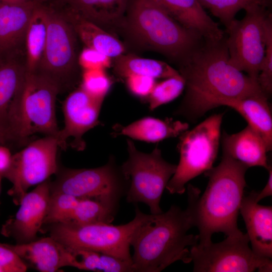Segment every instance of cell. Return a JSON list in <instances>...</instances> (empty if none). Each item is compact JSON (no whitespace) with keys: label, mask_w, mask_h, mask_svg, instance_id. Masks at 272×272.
<instances>
[{"label":"cell","mask_w":272,"mask_h":272,"mask_svg":"<svg viewBox=\"0 0 272 272\" xmlns=\"http://www.w3.org/2000/svg\"><path fill=\"white\" fill-rule=\"evenodd\" d=\"M48 15L44 3L37 4L29 22L25 37L27 72L37 71L44 52L47 33Z\"/></svg>","instance_id":"obj_26"},{"label":"cell","mask_w":272,"mask_h":272,"mask_svg":"<svg viewBox=\"0 0 272 272\" xmlns=\"http://www.w3.org/2000/svg\"><path fill=\"white\" fill-rule=\"evenodd\" d=\"M80 199L63 192L50 193L43 225L68 222Z\"/></svg>","instance_id":"obj_31"},{"label":"cell","mask_w":272,"mask_h":272,"mask_svg":"<svg viewBox=\"0 0 272 272\" xmlns=\"http://www.w3.org/2000/svg\"><path fill=\"white\" fill-rule=\"evenodd\" d=\"M178 65L186 91L176 114L197 117L222 100L264 94L257 81L230 63L226 36L218 41L204 39Z\"/></svg>","instance_id":"obj_1"},{"label":"cell","mask_w":272,"mask_h":272,"mask_svg":"<svg viewBox=\"0 0 272 272\" xmlns=\"http://www.w3.org/2000/svg\"><path fill=\"white\" fill-rule=\"evenodd\" d=\"M0 266L4 272H25L24 261L8 245L0 243Z\"/></svg>","instance_id":"obj_36"},{"label":"cell","mask_w":272,"mask_h":272,"mask_svg":"<svg viewBox=\"0 0 272 272\" xmlns=\"http://www.w3.org/2000/svg\"><path fill=\"white\" fill-rule=\"evenodd\" d=\"M10 142L9 139L7 134L0 129V144L6 145Z\"/></svg>","instance_id":"obj_41"},{"label":"cell","mask_w":272,"mask_h":272,"mask_svg":"<svg viewBox=\"0 0 272 272\" xmlns=\"http://www.w3.org/2000/svg\"><path fill=\"white\" fill-rule=\"evenodd\" d=\"M114 71L118 77L126 79L139 75L156 79H166L180 75L168 63L158 60L122 54L114 58Z\"/></svg>","instance_id":"obj_27"},{"label":"cell","mask_w":272,"mask_h":272,"mask_svg":"<svg viewBox=\"0 0 272 272\" xmlns=\"http://www.w3.org/2000/svg\"><path fill=\"white\" fill-rule=\"evenodd\" d=\"M222 143L223 153L248 168L259 166L267 170L270 166L268 163V151L264 141L248 125L235 133L230 134L224 131Z\"/></svg>","instance_id":"obj_21"},{"label":"cell","mask_w":272,"mask_h":272,"mask_svg":"<svg viewBox=\"0 0 272 272\" xmlns=\"http://www.w3.org/2000/svg\"><path fill=\"white\" fill-rule=\"evenodd\" d=\"M48 15L45 46L37 70L57 82L61 88L74 80L76 72V33L61 7L44 3Z\"/></svg>","instance_id":"obj_13"},{"label":"cell","mask_w":272,"mask_h":272,"mask_svg":"<svg viewBox=\"0 0 272 272\" xmlns=\"http://www.w3.org/2000/svg\"><path fill=\"white\" fill-rule=\"evenodd\" d=\"M201 6L217 17L226 28L235 19L241 10H246L254 6L268 7L270 0H198Z\"/></svg>","instance_id":"obj_30"},{"label":"cell","mask_w":272,"mask_h":272,"mask_svg":"<svg viewBox=\"0 0 272 272\" xmlns=\"http://www.w3.org/2000/svg\"><path fill=\"white\" fill-rule=\"evenodd\" d=\"M49 179L38 184L22 199L16 214L3 224L1 234L14 239L16 244L36 240L46 216L50 196Z\"/></svg>","instance_id":"obj_15"},{"label":"cell","mask_w":272,"mask_h":272,"mask_svg":"<svg viewBox=\"0 0 272 272\" xmlns=\"http://www.w3.org/2000/svg\"><path fill=\"white\" fill-rule=\"evenodd\" d=\"M257 192L243 196L240 208L251 249L257 255L272 258V207L258 204Z\"/></svg>","instance_id":"obj_17"},{"label":"cell","mask_w":272,"mask_h":272,"mask_svg":"<svg viewBox=\"0 0 272 272\" xmlns=\"http://www.w3.org/2000/svg\"><path fill=\"white\" fill-rule=\"evenodd\" d=\"M98 25L118 22L126 12L130 0H54Z\"/></svg>","instance_id":"obj_25"},{"label":"cell","mask_w":272,"mask_h":272,"mask_svg":"<svg viewBox=\"0 0 272 272\" xmlns=\"http://www.w3.org/2000/svg\"><path fill=\"white\" fill-rule=\"evenodd\" d=\"M78 62L84 70H105L110 66L111 58L95 49L86 47L79 56Z\"/></svg>","instance_id":"obj_35"},{"label":"cell","mask_w":272,"mask_h":272,"mask_svg":"<svg viewBox=\"0 0 272 272\" xmlns=\"http://www.w3.org/2000/svg\"><path fill=\"white\" fill-rule=\"evenodd\" d=\"M247 233L227 236L218 243H197L190 248L194 272H271V259L256 254Z\"/></svg>","instance_id":"obj_11"},{"label":"cell","mask_w":272,"mask_h":272,"mask_svg":"<svg viewBox=\"0 0 272 272\" xmlns=\"http://www.w3.org/2000/svg\"><path fill=\"white\" fill-rule=\"evenodd\" d=\"M58 83L38 71L27 72L10 131L11 141H22L36 133L56 136L55 103Z\"/></svg>","instance_id":"obj_5"},{"label":"cell","mask_w":272,"mask_h":272,"mask_svg":"<svg viewBox=\"0 0 272 272\" xmlns=\"http://www.w3.org/2000/svg\"><path fill=\"white\" fill-rule=\"evenodd\" d=\"M2 175H1L0 174V187H1V178H2Z\"/></svg>","instance_id":"obj_44"},{"label":"cell","mask_w":272,"mask_h":272,"mask_svg":"<svg viewBox=\"0 0 272 272\" xmlns=\"http://www.w3.org/2000/svg\"><path fill=\"white\" fill-rule=\"evenodd\" d=\"M31 0H0V4L9 5H18L26 3ZM33 2V1H32Z\"/></svg>","instance_id":"obj_40"},{"label":"cell","mask_w":272,"mask_h":272,"mask_svg":"<svg viewBox=\"0 0 272 272\" xmlns=\"http://www.w3.org/2000/svg\"><path fill=\"white\" fill-rule=\"evenodd\" d=\"M248 168L223 153L219 164L204 173L209 178L208 184L202 195H196L193 209L194 226L199 231L198 244L211 242L216 233L226 236L243 233L238 228L237 219Z\"/></svg>","instance_id":"obj_3"},{"label":"cell","mask_w":272,"mask_h":272,"mask_svg":"<svg viewBox=\"0 0 272 272\" xmlns=\"http://www.w3.org/2000/svg\"><path fill=\"white\" fill-rule=\"evenodd\" d=\"M12 155L10 149L6 145L0 144V174L1 175L9 167Z\"/></svg>","instance_id":"obj_38"},{"label":"cell","mask_w":272,"mask_h":272,"mask_svg":"<svg viewBox=\"0 0 272 272\" xmlns=\"http://www.w3.org/2000/svg\"><path fill=\"white\" fill-rule=\"evenodd\" d=\"M116 207L95 199H80L68 222L78 224L111 223L114 220Z\"/></svg>","instance_id":"obj_29"},{"label":"cell","mask_w":272,"mask_h":272,"mask_svg":"<svg viewBox=\"0 0 272 272\" xmlns=\"http://www.w3.org/2000/svg\"><path fill=\"white\" fill-rule=\"evenodd\" d=\"M187 194L186 209L173 205L165 213L146 214L136 228L130 241L133 271L159 272L177 261L191 262L189 247L199 238L188 234L194 226L195 190L188 188Z\"/></svg>","instance_id":"obj_2"},{"label":"cell","mask_w":272,"mask_h":272,"mask_svg":"<svg viewBox=\"0 0 272 272\" xmlns=\"http://www.w3.org/2000/svg\"><path fill=\"white\" fill-rule=\"evenodd\" d=\"M267 7L254 6L241 20H234L226 28V42L230 63L257 81L264 55Z\"/></svg>","instance_id":"obj_10"},{"label":"cell","mask_w":272,"mask_h":272,"mask_svg":"<svg viewBox=\"0 0 272 272\" xmlns=\"http://www.w3.org/2000/svg\"><path fill=\"white\" fill-rule=\"evenodd\" d=\"M126 145L128 158L120 165L127 182L126 200L145 203L152 214L163 212L160 206L162 195L177 165L165 160L158 147L146 153L137 149L129 139Z\"/></svg>","instance_id":"obj_7"},{"label":"cell","mask_w":272,"mask_h":272,"mask_svg":"<svg viewBox=\"0 0 272 272\" xmlns=\"http://www.w3.org/2000/svg\"><path fill=\"white\" fill-rule=\"evenodd\" d=\"M31 1H33L35 3H38V4H41L43 3L44 2H46L49 0H31Z\"/></svg>","instance_id":"obj_42"},{"label":"cell","mask_w":272,"mask_h":272,"mask_svg":"<svg viewBox=\"0 0 272 272\" xmlns=\"http://www.w3.org/2000/svg\"><path fill=\"white\" fill-rule=\"evenodd\" d=\"M127 87L134 95L147 97L156 84L155 79L151 77L132 75L126 79Z\"/></svg>","instance_id":"obj_37"},{"label":"cell","mask_w":272,"mask_h":272,"mask_svg":"<svg viewBox=\"0 0 272 272\" xmlns=\"http://www.w3.org/2000/svg\"><path fill=\"white\" fill-rule=\"evenodd\" d=\"M267 171L269 173L268 180L262 190L257 192L255 200L257 202L262 199L272 195V168L271 166Z\"/></svg>","instance_id":"obj_39"},{"label":"cell","mask_w":272,"mask_h":272,"mask_svg":"<svg viewBox=\"0 0 272 272\" xmlns=\"http://www.w3.org/2000/svg\"><path fill=\"white\" fill-rule=\"evenodd\" d=\"M176 20L205 40L218 41L225 33L198 0H156Z\"/></svg>","instance_id":"obj_20"},{"label":"cell","mask_w":272,"mask_h":272,"mask_svg":"<svg viewBox=\"0 0 272 272\" xmlns=\"http://www.w3.org/2000/svg\"><path fill=\"white\" fill-rule=\"evenodd\" d=\"M0 272H4L3 269L2 268L1 266H0Z\"/></svg>","instance_id":"obj_43"},{"label":"cell","mask_w":272,"mask_h":272,"mask_svg":"<svg viewBox=\"0 0 272 272\" xmlns=\"http://www.w3.org/2000/svg\"><path fill=\"white\" fill-rule=\"evenodd\" d=\"M20 56L0 61V129L9 138L27 73ZM11 142V141H10Z\"/></svg>","instance_id":"obj_19"},{"label":"cell","mask_w":272,"mask_h":272,"mask_svg":"<svg viewBox=\"0 0 272 272\" xmlns=\"http://www.w3.org/2000/svg\"><path fill=\"white\" fill-rule=\"evenodd\" d=\"M268 98L264 94L220 101L218 107L226 106L239 113L264 141L268 152L272 149V117Z\"/></svg>","instance_id":"obj_23"},{"label":"cell","mask_w":272,"mask_h":272,"mask_svg":"<svg viewBox=\"0 0 272 272\" xmlns=\"http://www.w3.org/2000/svg\"><path fill=\"white\" fill-rule=\"evenodd\" d=\"M257 83L265 96L269 98L272 93V17L270 14L266 22V40L264 55Z\"/></svg>","instance_id":"obj_34"},{"label":"cell","mask_w":272,"mask_h":272,"mask_svg":"<svg viewBox=\"0 0 272 272\" xmlns=\"http://www.w3.org/2000/svg\"><path fill=\"white\" fill-rule=\"evenodd\" d=\"M38 3L0 4V61L20 56L26 29Z\"/></svg>","instance_id":"obj_16"},{"label":"cell","mask_w":272,"mask_h":272,"mask_svg":"<svg viewBox=\"0 0 272 272\" xmlns=\"http://www.w3.org/2000/svg\"><path fill=\"white\" fill-rule=\"evenodd\" d=\"M24 261L42 272H54L61 267L72 266L69 249L51 236L31 242L8 244Z\"/></svg>","instance_id":"obj_18"},{"label":"cell","mask_w":272,"mask_h":272,"mask_svg":"<svg viewBox=\"0 0 272 272\" xmlns=\"http://www.w3.org/2000/svg\"><path fill=\"white\" fill-rule=\"evenodd\" d=\"M59 148L56 136L45 135L12 155L10 166L2 176L12 184L8 193L16 205H20L30 187L57 173Z\"/></svg>","instance_id":"obj_12"},{"label":"cell","mask_w":272,"mask_h":272,"mask_svg":"<svg viewBox=\"0 0 272 272\" xmlns=\"http://www.w3.org/2000/svg\"><path fill=\"white\" fill-rule=\"evenodd\" d=\"M223 114L209 116L179 137V162L166 189L171 194H183L185 184L213 167L221 135Z\"/></svg>","instance_id":"obj_8"},{"label":"cell","mask_w":272,"mask_h":272,"mask_svg":"<svg viewBox=\"0 0 272 272\" xmlns=\"http://www.w3.org/2000/svg\"><path fill=\"white\" fill-rule=\"evenodd\" d=\"M111 85L105 70H85L80 87L92 97L104 101Z\"/></svg>","instance_id":"obj_33"},{"label":"cell","mask_w":272,"mask_h":272,"mask_svg":"<svg viewBox=\"0 0 272 272\" xmlns=\"http://www.w3.org/2000/svg\"><path fill=\"white\" fill-rule=\"evenodd\" d=\"M188 128L187 123L172 118L161 119L146 117L127 125L116 123L112 126L110 134L114 138L124 135L139 141L156 143L179 136Z\"/></svg>","instance_id":"obj_22"},{"label":"cell","mask_w":272,"mask_h":272,"mask_svg":"<svg viewBox=\"0 0 272 272\" xmlns=\"http://www.w3.org/2000/svg\"><path fill=\"white\" fill-rule=\"evenodd\" d=\"M145 215L137 207L133 219L124 225L66 222L48 225V230L50 236L67 247L93 250L132 262L130 241Z\"/></svg>","instance_id":"obj_6"},{"label":"cell","mask_w":272,"mask_h":272,"mask_svg":"<svg viewBox=\"0 0 272 272\" xmlns=\"http://www.w3.org/2000/svg\"><path fill=\"white\" fill-rule=\"evenodd\" d=\"M76 34L87 47L95 49L109 57L116 58L123 54V44L100 26L81 17L60 5Z\"/></svg>","instance_id":"obj_24"},{"label":"cell","mask_w":272,"mask_h":272,"mask_svg":"<svg viewBox=\"0 0 272 272\" xmlns=\"http://www.w3.org/2000/svg\"><path fill=\"white\" fill-rule=\"evenodd\" d=\"M67 248L72 256V266L78 269L95 271L132 272V262L93 250Z\"/></svg>","instance_id":"obj_28"},{"label":"cell","mask_w":272,"mask_h":272,"mask_svg":"<svg viewBox=\"0 0 272 272\" xmlns=\"http://www.w3.org/2000/svg\"><path fill=\"white\" fill-rule=\"evenodd\" d=\"M50 182V192H63L79 198H92L117 206L127 182L110 155L106 164L95 168L64 169Z\"/></svg>","instance_id":"obj_9"},{"label":"cell","mask_w":272,"mask_h":272,"mask_svg":"<svg viewBox=\"0 0 272 272\" xmlns=\"http://www.w3.org/2000/svg\"><path fill=\"white\" fill-rule=\"evenodd\" d=\"M125 27L140 46L182 63L204 39L173 18L156 0H130Z\"/></svg>","instance_id":"obj_4"},{"label":"cell","mask_w":272,"mask_h":272,"mask_svg":"<svg viewBox=\"0 0 272 272\" xmlns=\"http://www.w3.org/2000/svg\"><path fill=\"white\" fill-rule=\"evenodd\" d=\"M103 100L95 98L81 87L71 92L62 104L64 126L57 135L60 148L65 149L68 141L74 149L83 151L86 143L83 138L91 129L102 124L99 119Z\"/></svg>","instance_id":"obj_14"},{"label":"cell","mask_w":272,"mask_h":272,"mask_svg":"<svg viewBox=\"0 0 272 272\" xmlns=\"http://www.w3.org/2000/svg\"><path fill=\"white\" fill-rule=\"evenodd\" d=\"M185 88V81L181 75L165 79L155 84L147 97L149 109L153 111L178 97Z\"/></svg>","instance_id":"obj_32"}]
</instances>
